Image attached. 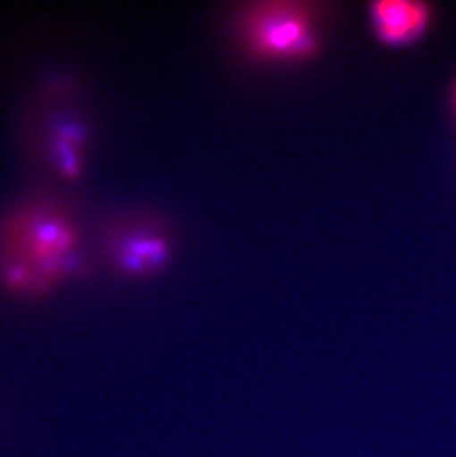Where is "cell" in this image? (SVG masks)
<instances>
[{"mask_svg":"<svg viewBox=\"0 0 456 457\" xmlns=\"http://www.w3.org/2000/svg\"><path fill=\"white\" fill-rule=\"evenodd\" d=\"M98 267L114 276L146 278L168 265L173 246L164 225L147 212L113 211L92 225Z\"/></svg>","mask_w":456,"mask_h":457,"instance_id":"3","label":"cell"},{"mask_svg":"<svg viewBox=\"0 0 456 457\" xmlns=\"http://www.w3.org/2000/svg\"><path fill=\"white\" fill-rule=\"evenodd\" d=\"M94 130L82 80L72 71H52L33 87L22 107L20 152L40 184L61 188L82 178Z\"/></svg>","mask_w":456,"mask_h":457,"instance_id":"2","label":"cell"},{"mask_svg":"<svg viewBox=\"0 0 456 457\" xmlns=\"http://www.w3.org/2000/svg\"><path fill=\"white\" fill-rule=\"evenodd\" d=\"M98 267L92 225L60 188L39 186L0 213V292L40 301Z\"/></svg>","mask_w":456,"mask_h":457,"instance_id":"1","label":"cell"},{"mask_svg":"<svg viewBox=\"0 0 456 457\" xmlns=\"http://www.w3.org/2000/svg\"><path fill=\"white\" fill-rule=\"evenodd\" d=\"M376 39L387 46H405L422 36L430 24V8L413 0H379L369 6Z\"/></svg>","mask_w":456,"mask_h":457,"instance_id":"5","label":"cell"},{"mask_svg":"<svg viewBox=\"0 0 456 457\" xmlns=\"http://www.w3.org/2000/svg\"><path fill=\"white\" fill-rule=\"evenodd\" d=\"M254 51L273 60H301L317 49L310 13L297 4H263L248 20Z\"/></svg>","mask_w":456,"mask_h":457,"instance_id":"4","label":"cell"}]
</instances>
